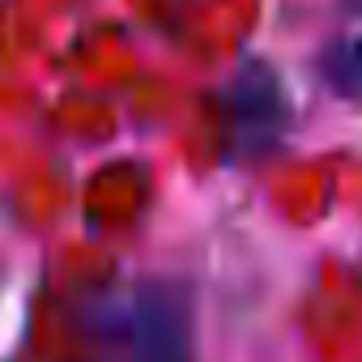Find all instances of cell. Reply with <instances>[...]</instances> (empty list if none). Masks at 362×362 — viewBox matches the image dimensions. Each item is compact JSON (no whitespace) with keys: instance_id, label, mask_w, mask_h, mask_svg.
Instances as JSON below:
<instances>
[{"instance_id":"1","label":"cell","mask_w":362,"mask_h":362,"mask_svg":"<svg viewBox=\"0 0 362 362\" xmlns=\"http://www.w3.org/2000/svg\"><path fill=\"white\" fill-rule=\"evenodd\" d=\"M132 362H197L192 345V307L184 290L153 281L136 294L132 307Z\"/></svg>"},{"instance_id":"2","label":"cell","mask_w":362,"mask_h":362,"mask_svg":"<svg viewBox=\"0 0 362 362\" xmlns=\"http://www.w3.org/2000/svg\"><path fill=\"white\" fill-rule=\"evenodd\" d=\"M320 77L332 94L362 103V30L332 39L320 56Z\"/></svg>"}]
</instances>
